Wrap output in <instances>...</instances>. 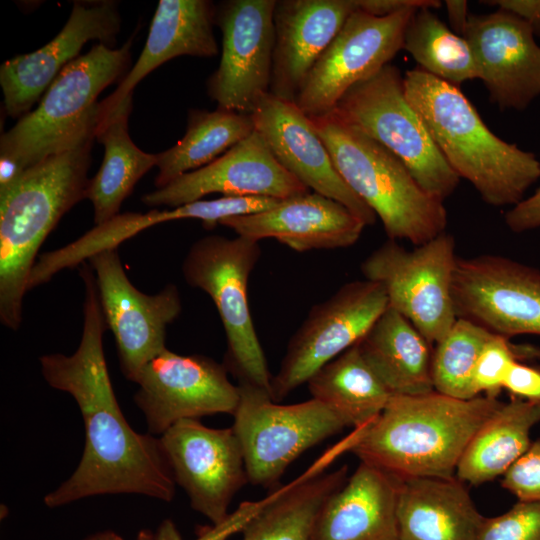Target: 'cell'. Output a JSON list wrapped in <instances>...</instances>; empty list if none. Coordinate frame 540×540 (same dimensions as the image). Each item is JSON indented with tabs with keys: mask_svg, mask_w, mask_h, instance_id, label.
<instances>
[{
	"mask_svg": "<svg viewBox=\"0 0 540 540\" xmlns=\"http://www.w3.org/2000/svg\"><path fill=\"white\" fill-rule=\"evenodd\" d=\"M214 15L210 1H159L141 55L116 90L102 101L103 105L112 107L122 102L143 78L175 57L216 56Z\"/></svg>",
	"mask_w": 540,
	"mask_h": 540,
	"instance_id": "obj_25",
	"label": "cell"
},
{
	"mask_svg": "<svg viewBox=\"0 0 540 540\" xmlns=\"http://www.w3.org/2000/svg\"><path fill=\"white\" fill-rule=\"evenodd\" d=\"M261 256L259 241L237 235H210L188 250L182 273L188 285L206 292L215 304L226 340V361L240 383L271 395L272 375L256 334L248 304V280Z\"/></svg>",
	"mask_w": 540,
	"mask_h": 540,
	"instance_id": "obj_7",
	"label": "cell"
},
{
	"mask_svg": "<svg viewBox=\"0 0 540 540\" xmlns=\"http://www.w3.org/2000/svg\"><path fill=\"white\" fill-rule=\"evenodd\" d=\"M403 80L408 102L459 178L491 206L522 201L540 178L535 155L495 135L457 86L419 67L406 71Z\"/></svg>",
	"mask_w": 540,
	"mask_h": 540,
	"instance_id": "obj_4",
	"label": "cell"
},
{
	"mask_svg": "<svg viewBox=\"0 0 540 540\" xmlns=\"http://www.w3.org/2000/svg\"><path fill=\"white\" fill-rule=\"evenodd\" d=\"M512 348L518 360L540 359V346L532 344H512Z\"/></svg>",
	"mask_w": 540,
	"mask_h": 540,
	"instance_id": "obj_45",
	"label": "cell"
},
{
	"mask_svg": "<svg viewBox=\"0 0 540 540\" xmlns=\"http://www.w3.org/2000/svg\"><path fill=\"white\" fill-rule=\"evenodd\" d=\"M100 102L56 149L0 187V319L16 330L36 255L62 216L86 198Z\"/></svg>",
	"mask_w": 540,
	"mask_h": 540,
	"instance_id": "obj_2",
	"label": "cell"
},
{
	"mask_svg": "<svg viewBox=\"0 0 540 540\" xmlns=\"http://www.w3.org/2000/svg\"><path fill=\"white\" fill-rule=\"evenodd\" d=\"M133 37L117 49L94 45L65 66L39 105L1 135L0 186L51 153L98 103V95L126 70Z\"/></svg>",
	"mask_w": 540,
	"mask_h": 540,
	"instance_id": "obj_6",
	"label": "cell"
},
{
	"mask_svg": "<svg viewBox=\"0 0 540 540\" xmlns=\"http://www.w3.org/2000/svg\"><path fill=\"white\" fill-rule=\"evenodd\" d=\"M107 328L114 335L121 370L134 382L143 366L161 353L166 329L181 313L178 288L168 284L156 294L139 291L128 279L117 249L90 257Z\"/></svg>",
	"mask_w": 540,
	"mask_h": 540,
	"instance_id": "obj_16",
	"label": "cell"
},
{
	"mask_svg": "<svg viewBox=\"0 0 540 540\" xmlns=\"http://www.w3.org/2000/svg\"><path fill=\"white\" fill-rule=\"evenodd\" d=\"M503 336L493 334L483 347L477 360L473 383L477 395L497 398L505 378L517 361L512 343Z\"/></svg>",
	"mask_w": 540,
	"mask_h": 540,
	"instance_id": "obj_36",
	"label": "cell"
},
{
	"mask_svg": "<svg viewBox=\"0 0 540 540\" xmlns=\"http://www.w3.org/2000/svg\"><path fill=\"white\" fill-rule=\"evenodd\" d=\"M356 10V0L276 1L269 92L295 101L318 58Z\"/></svg>",
	"mask_w": 540,
	"mask_h": 540,
	"instance_id": "obj_23",
	"label": "cell"
},
{
	"mask_svg": "<svg viewBox=\"0 0 540 540\" xmlns=\"http://www.w3.org/2000/svg\"><path fill=\"white\" fill-rule=\"evenodd\" d=\"M431 8L415 10L404 31L403 47L418 67L452 85L478 78L471 48Z\"/></svg>",
	"mask_w": 540,
	"mask_h": 540,
	"instance_id": "obj_33",
	"label": "cell"
},
{
	"mask_svg": "<svg viewBox=\"0 0 540 540\" xmlns=\"http://www.w3.org/2000/svg\"><path fill=\"white\" fill-rule=\"evenodd\" d=\"M357 346L391 394L420 395L434 391L432 346L394 309L387 307Z\"/></svg>",
	"mask_w": 540,
	"mask_h": 540,
	"instance_id": "obj_28",
	"label": "cell"
},
{
	"mask_svg": "<svg viewBox=\"0 0 540 540\" xmlns=\"http://www.w3.org/2000/svg\"><path fill=\"white\" fill-rule=\"evenodd\" d=\"M85 285L81 340L71 355L41 356V372L54 389L77 403L85 429L82 457L71 476L44 497L50 508L97 495L139 494L171 502L176 482L159 438L139 433L126 420L110 380L103 335L108 329L95 275L80 265Z\"/></svg>",
	"mask_w": 540,
	"mask_h": 540,
	"instance_id": "obj_1",
	"label": "cell"
},
{
	"mask_svg": "<svg viewBox=\"0 0 540 540\" xmlns=\"http://www.w3.org/2000/svg\"><path fill=\"white\" fill-rule=\"evenodd\" d=\"M82 540H123V538L112 530L98 531L90 534ZM136 540H182L174 524L166 520L159 527L157 533L148 529L141 530Z\"/></svg>",
	"mask_w": 540,
	"mask_h": 540,
	"instance_id": "obj_43",
	"label": "cell"
},
{
	"mask_svg": "<svg viewBox=\"0 0 540 540\" xmlns=\"http://www.w3.org/2000/svg\"><path fill=\"white\" fill-rule=\"evenodd\" d=\"M463 37L478 78L501 110H524L540 95V46L525 21L501 9L470 13Z\"/></svg>",
	"mask_w": 540,
	"mask_h": 540,
	"instance_id": "obj_18",
	"label": "cell"
},
{
	"mask_svg": "<svg viewBox=\"0 0 540 540\" xmlns=\"http://www.w3.org/2000/svg\"><path fill=\"white\" fill-rule=\"evenodd\" d=\"M501 403L485 395L459 399L435 390L392 394L351 451L398 480L451 478L469 441Z\"/></svg>",
	"mask_w": 540,
	"mask_h": 540,
	"instance_id": "obj_3",
	"label": "cell"
},
{
	"mask_svg": "<svg viewBox=\"0 0 540 540\" xmlns=\"http://www.w3.org/2000/svg\"><path fill=\"white\" fill-rule=\"evenodd\" d=\"M100 105L96 139L103 144L105 152L102 164L86 190L96 225L119 214L122 202L158 160L157 154L142 151L129 136L132 95L112 107H106L102 102Z\"/></svg>",
	"mask_w": 540,
	"mask_h": 540,
	"instance_id": "obj_27",
	"label": "cell"
},
{
	"mask_svg": "<svg viewBox=\"0 0 540 540\" xmlns=\"http://www.w3.org/2000/svg\"><path fill=\"white\" fill-rule=\"evenodd\" d=\"M457 260L454 237L443 232L412 250L388 239L364 259L361 272L384 288L388 307L433 346L457 320L452 296Z\"/></svg>",
	"mask_w": 540,
	"mask_h": 540,
	"instance_id": "obj_10",
	"label": "cell"
},
{
	"mask_svg": "<svg viewBox=\"0 0 540 540\" xmlns=\"http://www.w3.org/2000/svg\"><path fill=\"white\" fill-rule=\"evenodd\" d=\"M493 333L464 318H457L432 351L434 390L459 399L477 395L473 375L479 355Z\"/></svg>",
	"mask_w": 540,
	"mask_h": 540,
	"instance_id": "obj_34",
	"label": "cell"
},
{
	"mask_svg": "<svg viewBox=\"0 0 540 540\" xmlns=\"http://www.w3.org/2000/svg\"><path fill=\"white\" fill-rule=\"evenodd\" d=\"M118 4L111 0L76 1L61 31L40 49L7 60L0 68L4 109L23 117L62 69L91 40L112 43L120 30Z\"/></svg>",
	"mask_w": 540,
	"mask_h": 540,
	"instance_id": "obj_21",
	"label": "cell"
},
{
	"mask_svg": "<svg viewBox=\"0 0 540 540\" xmlns=\"http://www.w3.org/2000/svg\"><path fill=\"white\" fill-rule=\"evenodd\" d=\"M333 110L397 156L432 197L444 201L457 188L460 178L408 102L396 66L387 64L353 85Z\"/></svg>",
	"mask_w": 540,
	"mask_h": 540,
	"instance_id": "obj_8",
	"label": "cell"
},
{
	"mask_svg": "<svg viewBox=\"0 0 540 540\" xmlns=\"http://www.w3.org/2000/svg\"><path fill=\"white\" fill-rule=\"evenodd\" d=\"M476 540H540V502L518 501L501 515L484 517Z\"/></svg>",
	"mask_w": 540,
	"mask_h": 540,
	"instance_id": "obj_35",
	"label": "cell"
},
{
	"mask_svg": "<svg viewBox=\"0 0 540 540\" xmlns=\"http://www.w3.org/2000/svg\"><path fill=\"white\" fill-rule=\"evenodd\" d=\"M445 6L451 30L456 34L463 36L470 14L468 12L467 1L447 0L445 1Z\"/></svg>",
	"mask_w": 540,
	"mask_h": 540,
	"instance_id": "obj_44",
	"label": "cell"
},
{
	"mask_svg": "<svg viewBox=\"0 0 540 540\" xmlns=\"http://www.w3.org/2000/svg\"><path fill=\"white\" fill-rule=\"evenodd\" d=\"M414 11L385 17L354 11L309 72L295 98L297 106L308 117L326 114L353 85L390 64L403 47Z\"/></svg>",
	"mask_w": 540,
	"mask_h": 540,
	"instance_id": "obj_12",
	"label": "cell"
},
{
	"mask_svg": "<svg viewBox=\"0 0 540 540\" xmlns=\"http://www.w3.org/2000/svg\"><path fill=\"white\" fill-rule=\"evenodd\" d=\"M388 307L384 288L370 280L344 284L314 305L289 340L271 397L279 402L321 367L356 345Z\"/></svg>",
	"mask_w": 540,
	"mask_h": 540,
	"instance_id": "obj_11",
	"label": "cell"
},
{
	"mask_svg": "<svg viewBox=\"0 0 540 540\" xmlns=\"http://www.w3.org/2000/svg\"><path fill=\"white\" fill-rule=\"evenodd\" d=\"M238 386L232 429L243 452L248 482L253 485L277 486L301 454L347 427L335 411L314 398L282 405L265 390L245 383Z\"/></svg>",
	"mask_w": 540,
	"mask_h": 540,
	"instance_id": "obj_9",
	"label": "cell"
},
{
	"mask_svg": "<svg viewBox=\"0 0 540 540\" xmlns=\"http://www.w3.org/2000/svg\"><path fill=\"white\" fill-rule=\"evenodd\" d=\"M307 192L309 189L278 162L254 131L210 164L179 176L141 200L150 207L175 208L211 193L282 200Z\"/></svg>",
	"mask_w": 540,
	"mask_h": 540,
	"instance_id": "obj_20",
	"label": "cell"
},
{
	"mask_svg": "<svg viewBox=\"0 0 540 540\" xmlns=\"http://www.w3.org/2000/svg\"><path fill=\"white\" fill-rule=\"evenodd\" d=\"M250 115L255 131L289 173L308 189L344 205L366 226L375 223L376 214L341 178L310 118L294 101L268 92Z\"/></svg>",
	"mask_w": 540,
	"mask_h": 540,
	"instance_id": "obj_19",
	"label": "cell"
},
{
	"mask_svg": "<svg viewBox=\"0 0 540 540\" xmlns=\"http://www.w3.org/2000/svg\"><path fill=\"white\" fill-rule=\"evenodd\" d=\"M307 386L312 398L354 429L371 424L392 396L363 359L357 344L315 372Z\"/></svg>",
	"mask_w": 540,
	"mask_h": 540,
	"instance_id": "obj_31",
	"label": "cell"
},
{
	"mask_svg": "<svg viewBox=\"0 0 540 540\" xmlns=\"http://www.w3.org/2000/svg\"><path fill=\"white\" fill-rule=\"evenodd\" d=\"M480 3L510 12L525 21L540 37V0H485Z\"/></svg>",
	"mask_w": 540,
	"mask_h": 540,
	"instance_id": "obj_42",
	"label": "cell"
},
{
	"mask_svg": "<svg viewBox=\"0 0 540 540\" xmlns=\"http://www.w3.org/2000/svg\"><path fill=\"white\" fill-rule=\"evenodd\" d=\"M220 225L256 241L275 239L299 252L352 246L366 226L344 205L315 192L279 200L262 212L227 218Z\"/></svg>",
	"mask_w": 540,
	"mask_h": 540,
	"instance_id": "obj_22",
	"label": "cell"
},
{
	"mask_svg": "<svg viewBox=\"0 0 540 540\" xmlns=\"http://www.w3.org/2000/svg\"><path fill=\"white\" fill-rule=\"evenodd\" d=\"M176 484L191 507L212 522L230 515L234 495L248 482L239 440L231 428H211L198 419L181 420L159 437Z\"/></svg>",
	"mask_w": 540,
	"mask_h": 540,
	"instance_id": "obj_17",
	"label": "cell"
},
{
	"mask_svg": "<svg viewBox=\"0 0 540 540\" xmlns=\"http://www.w3.org/2000/svg\"><path fill=\"white\" fill-rule=\"evenodd\" d=\"M503 389L513 398L540 405V368L515 361L505 378Z\"/></svg>",
	"mask_w": 540,
	"mask_h": 540,
	"instance_id": "obj_38",
	"label": "cell"
},
{
	"mask_svg": "<svg viewBox=\"0 0 540 540\" xmlns=\"http://www.w3.org/2000/svg\"><path fill=\"white\" fill-rule=\"evenodd\" d=\"M505 223L516 233L540 227V186L506 213Z\"/></svg>",
	"mask_w": 540,
	"mask_h": 540,
	"instance_id": "obj_40",
	"label": "cell"
},
{
	"mask_svg": "<svg viewBox=\"0 0 540 540\" xmlns=\"http://www.w3.org/2000/svg\"><path fill=\"white\" fill-rule=\"evenodd\" d=\"M134 383L138 385L134 401L153 435L181 420L233 415L240 397L239 386L231 383L223 365L167 348L143 366Z\"/></svg>",
	"mask_w": 540,
	"mask_h": 540,
	"instance_id": "obj_14",
	"label": "cell"
},
{
	"mask_svg": "<svg viewBox=\"0 0 540 540\" xmlns=\"http://www.w3.org/2000/svg\"><path fill=\"white\" fill-rule=\"evenodd\" d=\"M539 422L540 405L518 398L501 403L469 441L455 476L472 485L503 476L528 449Z\"/></svg>",
	"mask_w": 540,
	"mask_h": 540,
	"instance_id": "obj_30",
	"label": "cell"
},
{
	"mask_svg": "<svg viewBox=\"0 0 540 540\" xmlns=\"http://www.w3.org/2000/svg\"><path fill=\"white\" fill-rule=\"evenodd\" d=\"M397 517L401 540H476L484 519L456 476L400 480Z\"/></svg>",
	"mask_w": 540,
	"mask_h": 540,
	"instance_id": "obj_26",
	"label": "cell"
},
{
	"mask_svg": "<svg viewBox=\"0 0 540 540\" xmlns=\"http://www.w3.org/2000/svg\"><path fill=\"white\" fill-rule=\"evenodd\" d=\"M346 480V466L326 473L309 470L264 498L241 540H311L323 506Z\"/></svg>",
	"mask_w": 540,
	"mask_h": 540,
	"instance_id": "obj_29",
	"label": "cell"
},
{
	"mask_svg": "<svg viewBox=\"0 0 540 540\" xmlns=\"http://www.w3.org/2000/svg\"><path fill=\"white\" fill-rule=\"evenodd\" d=\"M254 131L250 114L221 108L190 109L184 136L176 145L157 154L156 188L210 164Z\"/></svg>",
	"mask_w": 540,
	"mask_h": 540,
	"instance_id": "obj_32",
	"label": "cell"
},
{
	"mask_svg": "<svg viewBox=\"0 0 540 540\" xmlns=\"http://www.w3.org/2000/svg\"><path fill=\"white\" fill-rule=\"evenodd\" d=\"M452 296L457 318L507 339L540 335V270L494 254L458 257Z\"/></svg>",
	"mask_w": 540,
	"mask_h": 540,
	"instance_id": "obj_13",
	"label": "cell"
},
{
	"mask_svg": "<svg viewBox=\"0 0 540 540\" xmlns=\"http://www.w3.org/2000/svg\"><path fill=\"white\" fill-rule=\"evenodd\" d=\"M263 503L264 499L241 503L238 509L230 513L222 524L201 528L200 534L195 540H227L234 533L242 531L246 523L258 512Z\"/></svg>",
	"mask_w": 540,
	"mask_h": 540,
	"instance_id": "obj_39",
	"label": "cell"
},
{
	"mask_svg": "<svg viewBox=\"0 0 540 540\" xmlns=\"http://www.w3.org/2000/svg\"><path fill=\"white\" fill-rule=\"evenodd\" d=\"M400 480L364 462L323 506L311 540H401Z\"/></svg>",
	"mask_w": 540,
	"mask_h": 540,
	"instance_id": "obj_24",
	"label": "cell"
},
{
	"mask_svg": "<svg viewBox=\"0 0 540 540\" xmlns=\"http://www.w3.org/2000/svg\"><path fill=\"white\" fill-rule=\"evenodd\" d=\"M501 485L518 501L540 502V438L505 472Z\"/></svg>",
	"mask_w": 540,
	"mask_h": 540,
	"instance_id": "obj_37",
	"label": "cell"
},
{
	"mask_svg": "<svg viewBox=\"0 0 540 540\" xmlns=\"http://www.w3.org/2000/svg\"><path fill=\"white\" fill-rule=\"evenodd\" d=\"M309 118L339 175L380 218L389 239L419 246L445 232L443 201L429 195L397 156L335 110Z\"/></svg>",
	"mask_w": 540,
	"mask_h": 540,
	"instance_id": "obj_5",
	"label": "cell"
},
{
	"mask_svg": "<svg viewBox=\"0 0 540 540\" xmlns=\"http://www.w3.org/2000/svg\"><path fill=\"white\" fill-rule=\"evenodd\" d=\"M357 9L376 17H385L405 10L437 9L438 0H356Z\"/></svg>",
	"mask_w": 540,
	"mask_h": 540,
	"instance_id": "obj_41",
	"label": "cell"
},
{
	"mask_svg": "<svg viewBox=\"0 0 540 540\" xmlns=\"http://www.w3.org/2000/svg\"><path fill=\"white\" fill-rule=\"evenodd\" d=\"M275 6L276 0H227L215 7L222 52L207 92L217 108L250 114L270 91Z\"/></svg>",
	"mask_w": 540,
	"mask_h": 540,
	"instance_id": "obj_15",
	"label": "cell"
}]
</instances>
